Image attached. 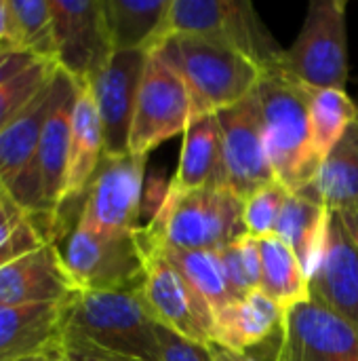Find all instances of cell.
I'll use <instances>...</instances> for the list:
<instances>
[{
    "label": "cell",
    "mask_w": 358,
    "mask_h": 361,
    "mask_svg": "<svg viewBox=\"0 0 358 361\" xmlns=\"http://www.w3.org/2000/svg\"><path fill=\"white\" fill-rule=\"evenodd\" d=\"M51 82L0 131V186L4 190L19 180L38 152L51 104Z\"/></svg>",
    "instance_id": "24"
},
{
    "label": "cell",
    "mask_w": 358,
    "mask_h": 361,
    "mask_svg": "<svg viewBox=\"0 0 358 361\" xmlns=\"http://www.w3.org/2000/svg\"><path fill=\"white\" fill-rule=\"evenodd\" d=\"M160 361H213L207 345L190 343L175 332L158 326Z\"/></svg>",
    "instance_id": "32"
},
{
    "label": "cell",
    "mask_w": 358,
    "mask_h": 361,
    "mask_svg": "<svg viewBox=\"0 0 358 361\" xmlns=\"http://www.w3.org/2000/svg\"><path fill=\"white\" fill-rule=\"evenodd\" d=\"M253 95L262 112L274 178L291 195L300 192L319 171V163L310 157V102L314 91L293 80L274 61L266 68Z\"/></svg>",
    "instance_id": "2"
},
{
    "label": "cell",
    "mask_w": 358,
    "mask_h": 361,
    "mask_svg": "<svg viewBox=\"0 0 358 361\" xmlns=\"http://www.w3.org/2000/svg\"><path fill=\"white\" fill-rule=\"evenodd\" d=\"M169 6L171 0H103L112 51H156Z\"/></svg>",
    "instance_id": "21"
},
{
    "label": "cell",
    "mask_w": 358,
    "mask_h": 361,
    "mask_svg": "<svg viewBox=\"0 0 358 361\" xmlns=\"http://www.w3.org/2000/svg\"><path fill=\"white\" fill-rule=\"evenodd\" d=\"M302 192L317 199L331 214L358 209V118L323 159L314 180Z\"/></svg>",
    "instance_id": "22"
},
{
    "label": "cell",
    "mask_w": 358,
    "mask_h": 361,
    "mask_svg": "<svg viewBox=\"0 0 358 361\" xmlns=\"http://www.w3.org/2000/svg\"><path fill=\"white\" fill-rule=\"evenodd\" d=\"M156 51L184 78L192 99V121L245 102L266 72L245 53L200 36H171Z\"/></svg>",
    "instance_id": "3"
},
{
    "label": "cell",
    "mask_w": 358,
    "mask_h": 361,
    "mask_svg": "<svg viewBox=\"0 0 358 361\" xmlns=\"http://www.w3.org/2000/svg\"><path fill=\"white\" fill-rule=\"evenodd\" d=\"M192 123V99L179 72L158 53H148L137 91L129 152L150 157L162 142L184 135Z\"/></svg>",
    "instance_id": "8"
},
{
    "label": "cell",
    "mask_w": 358,
    "mask_h": 361,
    "mask_svg": "<svg viewBox=\"0 0 358 361\" xmlns=\"http://www.w3.org/2000/svg\"><path fill=\"white\" fill-rule=\"evenodd\" d=\"M141 296L158 326L196 345L213 343L215 313L158 252H146V279L141 286Z\"/></svg>",
    "instance_id": "10"
},
{
    "label": "cell",
    "mask_w": 358,
    "mask_h": 361,
    "mask_svg": "<svg viewBox=\"0 0 358 361\" xmlns=\"http://www.w3.org/2000/svg\"><path fill=\"white\" fill-rule=\"evenodd\" d=\"M148 157L120 154L101 159L97 173L87 188L78 222L103 235H131L141 228L139 214L143 201Z\"/></svg>",
    "instance_id": "9"
},
{
    "label": "cell",
    "mask_w": 358,
    "mask_h": 361,
    "mask_svg": "<svg viewBox=\"0 0 358 361\" xmlns=\"http://www.w3.org/2000/svg\"><path fill=\"white\" fill-rule=\"evenodd\" d=\"M179 34L228 44L264 68L285 51L270 38L253 4L245 0H171L162 42Z\"/></svg>",
    "instance_id": "6"
},
{
    "label": "cell",
    "mask_w": 358,
    "mask_h": 361,
    "mask_svg": "<svg viewBox=\"0 0 358 361\" xmlns=\"http://www.w3.org/2000/svg\"><path fill=\"white\" fill-rule=\"evenodd\" d=\"M57 361H70V360H68V357H65V355L61 353V355H59V360H57Z\"/></svg>",
    "instance_id": "39"
},
{
    "label": "cell",
    "mask_w": 358,
    "mask_h": 361,
    "mask_svg": "<svg viewBox=\"0 0 358 361\" xmlns=\"http://www.w3.org/2000/svg\"><path fill=\"white\" fill-rule=\"evenodd\" d=\"M203 188H226L222 129L217 114L194 118L181 135L177 171L167 195H186Z\"/></svg>",
    "instance_id": "18"
},
{
    "label": "cell",
    "mask_w": 358,
    "mask_h": 361,
    "mask_svg": "<svg viewBox=\"0 0 358 361\" xmlns=\"http://www.w3.org/2000/svg\"><path fill=\"white\" fill-rule=\"evenodd\" d=\"M6 42L57 63L49 0H6Z\"/></svg>",
    "instance_id": "27"
},
{
    "label": "cell",
    "mask_w": 358,
    "mask_h": 361,
    "mask_svg": "<svg viewBox=\"0 0 358 361\" xmlns=\"http://www.w3.org/2000/svg\"><path fill=\"white\" fill-rule=\"evenodd\" d=\"M262 281L260 290L272 298L285 313L312 298L310 277L293 250L276 235L260 239Z\"/></svg>",
    "instance_id": "25"
},
{
    "label": "cell",
    "mask_w": 358,
    "mask_h": 361,
    "mask_svg": "<svg viewBox=\"0 0 358 361\" xmlns=\"http://www.w3.org/2000/svg\"><path fill=\"white\" fill-rule=\"evenodd\" d=\"M0 42H2V40H0Z\"/></svg>",
    "instance_id": "40"
},
{
    "label": "cell",
    "mask_w": 358,
    "mask_h": 361,
    "mask_svg": "<svg viewBox=\"0 0 358 361\" xmlns=\"http://www.w3.org/2000/svg\"><path fill=\"white\" fill-rule=\"evenodd\" d=\"M0 40H6V0H0Z\"/></svg>",
    "instance_id": "38"
},
{
    "label": "cell",
    "mask_w": 358,
    "mask_h": 361,
    "mask_svg": "<svg viewBox=\"0 0 358 361\" xmlns=\"http://www.w3.org/2000/svg\"><path fill=\"white\" fill-rule=\"evenodd\" d=\"M61 355V349H55V351H44V353H36V355H27V357H21L17 361H57Z\"/></svg>",
    "instance_id": "37"
},
{
    "label": "cell",
    "mask_w": 358,
    "mask_h": 361,
    "mask_svg": "<svg viewBox=\"0 0 358 361\" xmlns=\"http://www.w3.org/2000/svg\"><path fill=\"white\" fill-rule=\"evenodd\" d=\"M80 292L65 267L57 243L42 247L0 267V307L65 305Z\"/></svg>",
    "instance_id": "15"
},
{
    "label": "cell",
    "mask_w": 358,
    "mask_h": 361,
    "mask_svg": "<svg viewBox=\"0 0 358 361\" xmlns=\"http://www.w3.org/2000/svg\"><path fill=\"white\" fill-rule=\"evenodd\" d=\"M57 66L89 82L112 57L103 0H49Z\"/></svg>",
    "instance_id": "12"
},
{
    "label": "cell",
    "mask_w": 358,
    "mask_h": 361,
    "mask_svg": "<svg viewBox=\"0 0 358 361\" xmlns=\"http://www.w3.org/2000/svg\"><path fill=\"white\" fill-rule=\"evenodd\" d=\"M61 353L70 361H137L103 351V349L95 347L93 343H89L87 338H82L74 332H68V330H63V334H61Z\"/></svg>",
    "instance_id": "33"
},
{
    "label": "cell",
    "mask_w": 358,
    "mask_h": 361,
    "mask_svg": "<svg viewBox=\"0 0 358 361\" xmlns=\"http://www.w3.org/2000/svg\"><path fill=\"white\" fill-rule=\"evenodd\" d=\"M340 218V222L344 224L350 241L354 243V247L358 250V209H348V212H340L335 214Z\"/></svg>",
    "instance_id": "36"
},
{
    "label": "cell",
    "mask_w": 358,
    "mask_h": 361,
    "mask_svg": "<svg viewBox=\"0 0 358 361\" xmlns=\"http://www.w3.org/2000/svg\"><path fill=\"white\" fill-rule=\"evenodd\" d=\"M272 361H358V326L310 298L285 313Z\"/></svg>",
    "instance_id": "11"
},
{
    "label": "cell",
    "mask_w": 358,
    "mask_h": 361,
    "mask_svg": "<svg viewBox=\"0 0 358 361\" xmlns=\"http://www.w3.org/2000/svg\"><path fill=\"white\" fill-rule=\"evenodd\" d=\"M283 317L285 311L272 298L262 290H253L247 298L232 302L215 315L213 343L238 353H249L281 330Z\"/></svg>",
    "instance_id": "20"
},
{
    "label": "cell",
    "mask_w": 358,
    "mask_h": 361,
    "mask_svg": "<svg viewBox=\"0 0 358 361\" xmlns=\"http://www.w3.org/2000/svg\"><path fill=\"white\" fill-rule=\"evenodd\" d=\"M245 199L228 188L167 195L139 228L146 252H219L245 231Z\"/></svg>",
    "instance_id": "1"
},
{
    "label": "cell",
    "mask_w": 358,
    "mask_h": 361,
    "mask_svg": "<svg viewBox=\"0 0 358 361\" xmlns=\"http://www.w3.org/2000/svg\"><path fill=\"white\" fill-rule=\"evenodd\" d=\"M57 68L55 61L40 59L0 85V131L53 80Z\"/></svg>",
    "instance_id": "30"
},
{
    "label": "cell",
    "mask_w": 358,
    "mask_h": 361,
    "mask_svg": "<svg viewBox=\"0 0 358 361\" xmlns=\"http://www.w3.org/2000/svg\"><path fill=\"white\" fill-rule=\"evenodd\" d=\"M222 129L226 188L241 199L276 182L264 140V123L255 95L217 114Z\"/></svg>",
    "instance_id": "13"
},
{
    "label": "cell",
    "mask_w": 358,
    "mask_h": 361,
    "mask_svg": "<svg viewBox=\"0 0 358 361\" xmlns=\"http://www.w3.org/2000/svg\"><path fill=\"white\" fill-rule=\"evenodd\" d=\"M146 61V51H118L89 80L101 118L106 157L129 152L131 123Z\"/></svg>",
    "instance_id": "14"
},
{
    "label": "cell",
    "mask_w": 358,
    "mask_h": 361,
    "mask_svg": "<svg viewBox=\"0 0 358 361\" xmlns=\"http://www.w3.org/2000/svg\"><path fill=\"white\" fill-rule=\"evenodd\" d=\"M36 61H40V59L34 53L23 51V49L2 40L0 42V85H4L6 80H11L13 76H17L19 72H23L25 68H30Z\"/></svg>",
    "instance_id": "34"
},
{
    "label": "cell",
    "mask_w": 358,
    "mask_h": 361,
    "mask_svg": "<svg viewBox=\"0 0 358 361\" xmlns=\"http://www.w3.org/2000/svg\"><path fill=\"white\" fill-rule=\"evenodd\" d=\"M61 256L80 292L141 290L146 279V250L139 231L103 235L76 220Z\"/></svg>",
    "instance_id": "7"
},
{
    "label": "cell",
    "mask_w": 358,
    "mask_h": 361,
    "mask_svg": "<svg viewBox=\"0 0 358 361\" xmlns=\"http://www.w3.org/2000/svg\"><path fill=\"white\" fill-rule=\"evenodd\" d=\"M63 330L95 347L137 361H160L158 324L141 290L76 292L63 305Z\"/></svg>",
    "instance_id": "4"
},
{
    "label": "cell",
    "mask_w": 358,
    "mask_h": 361,
    "mask_svg": "<svg viewBox=\"0 0 358 361\" xmlns=\"http://www.w3.org/2000/svg\"><path fill=\"white\" fill-rule=\"evenodd\" d=\"M207 300L217 315L236 302L217 252H158Z\"/></svg>",
    "instance_id": "28"
},
{
    "label": "cell",
    "mask_w": 358,
    "mask_h": 361,
    "mask_svg": "<svg viewBox=\"0 0 358 361\" xmlns=\"http://www.w3.org/2000/svg\"><path fill=\"white\" fill-rule=\"evenodd\" d=\"M63 305L0 307V361L61 349Z\"/></svg>",
    "instance_id": "19"
},
{
    "label": "cell",
    "mask_w": 358,
    "mask_h": 361,
    "mask_svg": "<svg viewBox=\"0 0 358 361\" xmlns=\"http://www.w3.org/2000/svg\"><path fill=\"white\" fill-rule=\"evenodd\" d=\"M44 243L49 241L40 224L0 186V267L42 247Z\"/></svg>",
    "instance_id": "29"
},
{
    "label": "cell",
    "mask_w": 358,
    "mask_h": 361,
    "mask_svg": "<svg viewBox=\"0 0 358 361\" xmlns=\"http://www.w3.org/2000/svg\"><path fill=\"white\" fill-rule=\"evenodd\" d=\"M331 216L333 214L325 205L300 190L289 195L279 218L274 235L293 250L308 277L323 254Z\"/></svg>",
    "instance_id": "23"
},
{
    "label": "cell",
    "mask_w": 358,
    "mask_h": 361,
    "mask_svg": "<svg viewBox=\"0 0 358 361\" xmlns=\"http://www.w3.org/2000/svg\"><path fill=\"white\" fill-rule=\"evenodd\" d=\"M209 347V353L213 361H260L255 355H249V353H238V351H232V349H226L217 343H211L207 345Z\"/></svg>",
    "instance_id": "35"
},
{
    "label": "cell",
    "mask_w": 358,
    "mask_h": 361,
    "mask_svg": "<svg viewBox=\"0 0 358 361\" xmlns=\"http://www.w3.org/2000/svg\"><path fill=\"white\" fill-rule=\"evenodd\" d=\"M276 66L310 91L346 89L348 66V2L312 0L298 38Z\"/></svg>",
    "instance_id": "5"
},
{
    "label": "cell",
    "mask_w": 358,
    "mask_h": 361,
    "mask_svg": "<svg viewBox=\"0 0 358 361\" xmlns=\"http://www.w3.org/2000/svg\"><path fill=\"white\" fill-rule=\"evenodd\" d=\"M358 118V104L346 89H323L310 102V157L321 165Z\"/></svg>",
    "instance_id": "26"
},
{
    "label": "cell",
    "mask_w": 358,
    "mask_h": 361,
    "mask_svg": "<svg viewBox=\"0 0 358 361\" xmlns=\"http://www.w3.org/2000/svg\"><path fill=\"white\" fill-rule=\"evenodd\" d=\"M310 294L358 326V250L333 214L323 254L310 275Z\"/></svg>",
    "instance_id": "16"
},
{
    "label": "cell",
    "mask_w": 358,
    "mask_h": 361,
    "mask_svg": "<svg viewBox=\"0 0 358 361\" xmlns=\"http://www.w3.org/2000/svg\"><path fill=\"white\" fill-rule=\"evenodd\" d=\"M103 159V131L97 104L89 82H78L76 104L72 112V133H70V152L65 184L59 212L68 209L76 199L82 201L87 188L91 186L97 167ZM59 216V214H57ZM57 233V220H55Z\"/></svg>",
    "instance_id": "17"
},
{
    "label": "cell",
    "mask_w": 358,
    "mask_h": 361,
    "mask_svg": "<svg viewBox=\"0 0 358 361\" xmlns=\"http://www.w3.org/2000/svg\"><path fill=\"white\" fill-rule=\"evenodd\" d=\"M289 190L281 182H272L251 197L245 199V231L255 239L272 237L283 214V207L289 199Z\"/></svg>",
    "instance_id": "31"
}]
</instances>
